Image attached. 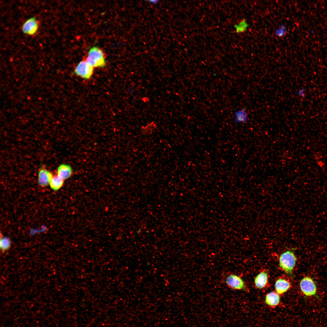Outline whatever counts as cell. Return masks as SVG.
<instances>
[{
  "label": "cell",
  "instance_id": "obj_1",
  "mask_svg": "<svg viewBox=\"0 0 327 327\" xmlns=\"http://www.w3.org/2000/svg\"><path fill=\"white\" fill-rule=\"evenodd\" d=\"M296 256L293 251L291 250L286 251L279 256V267L286 274L291 276L296 264Z\"/></svg>",
  "mask_w": 327,
  "mask_h": 327
},
{
  "label": "cell",
  "instance_id": "obj_2",
  "mask_svg": "<svg viewBox=\"0 0 327 327\" xmlns=\"http://www.w3.org/2000/svg\"><path fill=\"white\" fill-rule=\"evenodd\" d=\"M86 61L94 68H102L106 65L104 53L101 49L96 46L90 49Z\"/></svg>",
  "mask_w": 327,
  "mask_h": 327
},
{
  "label": "cell",
  "instance_id": "obj_3",
  "mask_svg": "<svg viewBox=\"0 0 327 327\" xmlns=\"http://www.w3.org/2000/svg\"><path fill=\"white\" fill-rule=\"evenodd\" d=\"M224 282L230 288L235 290L247 291L246 284L239 276L233 273L228 274L225 277Z\"/></svg>",
  "mask_w": 327,
  "mask_h": 327
},
{
  "label": "cell",
  "instance_id": "obj_4",
  "mask_svg": "<svg viewBox=\"0 0 327 327\" xmlns=\"http://www.w3.org/2000/svg\"><path fill=\"white\" fill-rule=\"evenodd\" d=\"M300 290L306 296L310 297L315 295L317 287L313 279L309 276H305L302 278L299 283Z\"/></svg>",
  "mask_w": 327,
  "mask_h": 327
},
{
  "label": "cell",
  "instance_id": "obj_5",
  "mask_svg": "<svg viewBox=\"0 0 327 327\" xmlns=\"http://www.w3.org/2000/svg\"><path fill=\"white\" fill-rule=\"evenodd\" d=\"M93 72L94 67L86 60H83L79 62L74 71L75 75L86 79H90Z\"/></svg>",
  "mask_w": 327,
  "mask_h": 327
},
{
  "label": "cell",
  "instance_id": "obj_6",
  "mask_svg": "<svg viewBox=\"0 0 327 327\" xmlns=\"http://www.w3.org/2000/svg\"><path fill=\"white\" fill-rule=\"evenodd\" d=\"M38 20L35 17H32L26 20L21 27L22 32L25 34L32 35L35 34L39 28Z\"/></svg>",
  "mask_w": 327,
  "mask_h": 327
},
{
  "label": "cell",
  "instance_id": "obj_7",
  "mask_svg": "<svg viewBox=\"0 0 327 327\" xmlns=\"http://www.w3.org/2000/svg\"><path fill=\"white\" fill-rule=\"evenodd\" d=\"M53 175L44 166H42L38 170V183L39 185L42 187L48 186L49 184Z\"/></svg>",
  "mask_w": 327,
  "mask_h": 327
},
{
  "label": "cell",
  "instance_id": "obj_8",
  "mask_svg": "<svg viewBox=\"0 0 327 327\" xmlns=\"http://www.w3.org/2000/svg\"><path fill=\"white\" fill-rule=\"evenodd\" d=\"M56 172L58 176L64 180L70 177L73 173L71 167L69 165L64 164L59 166Z\"/></svg>",
  "mask_w": 327,
  "mask_h": 327
},
{
  "label": "cell",
  "instance_id": "obj_9",
  "mask_svg": "<svg viewBox=\"0 0 327 327\" xmlns=\"http://www.w3.org/2000/svg\"><path fill=\"white\" fill-rule=\"evenodd\" d=\"M291 286L290 282L283 278H280L277 279L275 284L276 292L279 295L286 292Z\"/></svg>",
  "mask_w": 327,
  "mask_h": 327
},
{
  "label": "cell",
  "instance_id": "obj_10",
  "mask_svg": "<svg viewBox=\"0 0 327 327\" xmlns=\"http://www.w3.org/2000/svg\"><path fill=\"white\" fill-rule=\"evenodd\" d=\"M268 281V275L266 270H263L259 273L255 277L254 284L256 288L262 289L267 285Z\"/></svg>",
  "mask_w": 327,
  "mask_h": 327
},
{
  "label": "cell",
  "instance_id": "obj_11",
  "mask_svg": "<svg viewBox=\"0 0 327 327\" xmlns=\"http://www.w3.org/2000/svg\"><path fill=\"white\" fill-rule=\"evenodd\" d=\"M265 302L267 305L271 307H275L280 303L279 294L276 292L272 291L268 293L266 296Z\"/></svg>",
  "mask_w": 327,
  "mask_h": 327
},
{
  "label": "cell",
  "instance_id": "obj_12",
  "mask_svg": "<svg viewBox=\"0 0 327 327\" xmlns=\"http://www.w3.org/2000/svg\"><path fill=\"white\" fill-rule=\"evenodd\" d=\"M234 117L235 122L237 124L246 123L248 120V114L245 109H239L234 112Z\"/></svg>",
  "mask_w": 327,
  "mask_h": 327
},
{
  "label": "cell",
  "instance_id": "obj_13",
  "mask_svg": "<svg viewBox=\"0 0 327 327\" xmlns=\"http://www.w3.org/2000/svg\"><path fill=\"white\" fill-rule=\"evenodd\" d=\"M64 181V180L60 178L56 174L53 175L50 182L49 185L53 190H57L62 187Z\"/></svg>",
  "mask_w": 327,
  "mask_h": 327
},
{
  "label": "cell",
  "instance_id": "obj_14",
  "mask_svg": "<svg viewBox=\"0 0 327 327\" xmlns=\"http://www.w3.org/2000/svg\"><path fill=\"white\" fill-rule=\"evenodd\" d=\"M249 26V25L245 19H243L234 26L236 32L237 33H241L245 31Z\"/></svg>",
  "mask_w": 327,
  "mask_h": 327
},
{
  "label": "cell",
  "instance_id": "obj_15",
  "mask_svg": "<svg viewBox=\"0 0 327 327\" xmlns=\"http://www.w3.org/2000/svg\"><path fill=\"white\" fill-rule=\"evenodd\" d=\"M157 126L154 122H152L147 124L144 127H143L141 128L142 133L144 135H149L151 134L156 129Z\"/></svg>",
  "mask_w": 327,
  "mask_h": 327
},
{
  "label": "cell",
  "instance_id": "obj_16",
  "mask_svg": "<svg viewBox=\"0 0 327 327\" xmlns=\"http://www.w3.org/2000/svg\"><path fill=\"white\" fill-rule=\"evenodd\" d=\"M11 241L7 237H3L1 238L0 246L2 252L5 251L9 249L11 246Z\"/></svg>",
  "mask_w": 327,
  "mask_h": 327
},
{
  "label": "cell",
  "instance_id": "obj_17",
  "mask_svg": "<svg viewBox=\"0 0 327 327\" xmlns=\"http://www.w3.org/2000/svg\"><path fill=\"white\" fill-rule=\"evenodd\" d=\"M287 32L285 26L284 25H282L275 31V34L277 37H281L285 36Z\"/></svg>",
  "mask_w": 327,
  "mask_h": 327
},
{
  "label": "cell",
  "instance_id": "obj_18",
  "mask_svg": "<svg viewBox=\"0 0 327 327\" xmlns=\"http://www.w3.org/2000/svg\"><path fill=\"white\" fill-rule=\"evenodd\" d=\"M148 2H149L150 3H151V4H156L158 2V1H157V0H150V1H148Z\"/></svg>",
  "mask_w": 327,
  "mask_h": 327
}]
</instances>
